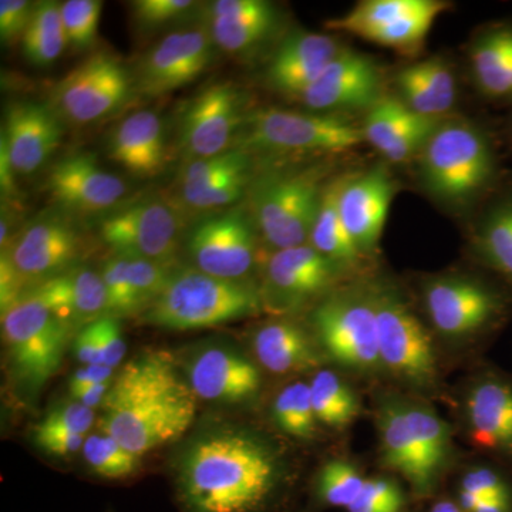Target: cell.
I'll list each match as a JSON object with an SVG mask.
<instances>
[{
    "label": "cell",
    "instance_id": "6da1fadb",
    "mask_svg": "<svg viewBox=\"0 0 512 512\" xmlns=\"http://www.w3.org/2000/svg\"><path fill=\"white\" fill-rule=\"evenodd\" d=\"M278 456L248 431L201 434L178 461V500L184 512H259L281 484Z\"/></svg>",
    "mask_w": 512,
    "mask_h": 512
},
{
    "label": "cell",
    "instance_id": "7a4b0ae2",
    "mask_svg": "<svg viewBox=\"0 0 512 512\" xmlns=\"http://www.w3.org/2000/svg\"><path fill=\"white\" fill-rule=\"evenodd\" d=\"M197 399L167 353H144L111 382L103 431L141 457L187 433L197 416Z\"/></svg>",
    "mask_w": 512,
    "mask_h": 512
},
{
    "label": "cell",
    "instance_id": "3957f363",
    "mask_svg": "<svg viewBox=\"0 0 512 512\" xmlns=\"http://www.w3.org/2000/svg\"><path fill=\"white\" fill-rule=\"evenodd\" d=\"M416 160L421 187L448 210L484 205L504 180L497 138L476 121H441Z\"/></svg>",
    "mask_w": 512,
    "mask_h": 512
},
{
    "label": "cell",
    "instance_id": "277c9868",
    "mask_svg": "<svg viewBox=\"0 0 512 512\" xmlns=\"http://www.w3.org/2000/svg\"><path fill=\"white\" fill-rule=\"evenodd\" d=\"M262 303L261 292L247 282L183 271L171 276L148 306L146 319L158 328L198 330L248 318L259 312Z\"/></svg>",
    "mask_w": 512,
    "mask_h": 512
},
{
    "label": "cell",
    "instance_id": "5b68a950",
    "mask_svg": "<svg viewBox=\"0 0 512 512\" xmlns=\"http://www.w3.org/2000/svg\"><path fill=\"white\" fill-rule=\"evenodd\" d=\"M328 177V164H320L266 174L252 187V218L276 251L308 244Z\"/></svg>",
    "mask_w": 512,
    "mask_h": 512
},
{
    "label": "cell",
    "instance_id": "8992f818",
    "mask_svg": "<svg viewBox=\"0 0 512 512\" xmlns=\"http://www.w3.org/2000/svg\"><path fill=\"white\" fill-rule=\"evenodd\" d=\"M423 302L434 328L447 338L493 332L512 312V292L497 278L439 276L424 285Z\"/></svg>",
    "mask_w": 512,
    "mask_h": 512
},
{
    "label": "cell",
    "instance_id": "52a82bcc",
    "mask_svg": "<svg viewBox=\"0 0 512 512\" xmlns=\"http://www.w3.org/2000/svg\"><path fill=\"white\" fill-rule=\"evenodd\" d=\"M366 143L362 126L342 114L269 109L248 121L239 148L276 154L348 153Z\"/></svg>",
    "mask_w": 512,
    "mask_h": 512
},
{
    "label": "cell",
    "instance_id": "ba28073f",
    "mask_svg": "<svg viewBox=\"0 0 512 512\" xmlns=\"http://www.w3.org/2000/svg\"><path fill=\"white\" fill-rule=\"evenodd\" d=\"M2 330L19 382L39 390L62 365L72 330L30 293L2 313Z\"/></svg>",
    "mask_w": 512,
    "mask_h": 512
},
{
    "label": "cell",
    "instance_id": "9c48e42d",
    "mask_svg": "<svg viewBox=\"0 0 512 512\" xmlns=\"http://www.w3.org/2000/svg\"><path fill=\"white\" fill-rule=\"evenodd\" d=\"M320 345L339 365L373 372L383 367L372 288L328 296L313 312Z\"/></svg>",
    "mask_w": 512,
    "mask_h": 512
},
{
    "label": "cell",
    "instance_id": "30bf717a",
    "mask_svg": "<svg viewBox=\"0 0 512 512\" xmlns=\"http://www.w3.org/2000/svg\"><path fill=\"white\" fill-rule=\"evenodd\" d=\"M448 6L441 0H366L328 20L326 28L412 57L426 45L434 22Z\"/></svg>",
    "mask_w": 512,
    "mask_h": 512
},
{
    "label": "cell",
    "instance_id": "8fae6325",
    "mask_svg": "<svg viewBox=\"0 0 512 512\" xmlns=\"http://www.w3.org/2000/svg\"><path fill=\"white\" fill-rule=\"evenodd\" d=\"M380 359L394 376L416 387H429L437 375L429 333L394 289L373 286Z\"/></svg>",
    "mask_w": 512,
    "mask_h": 512
},
{
    "label": "cell",
    "instance_id": "7c38bea8",
    "mask_svg": "<svg viewBox=\"0 0 512 512\" xmlns=\"http://www.w3.org/2000/svg\"><path fill=\"white\" fill-rule=\"evenodd\" d=\"M130 90L124 64L110 53H96L60 80L53 100L56 110L67 120L89 124L119 109Z\"/></svg>",
    "mask_w": 512,
    "mask_h": 512
},
{
    "label": "cell",
    "instance_id": "4fadbf2b",
    "mask_svg": "<svg viewBox=\"0 0 512 512\" xmlns=\"http://www.w3.org/2000/svg\"><path fill=\"white\" fill-rule=\"evenodd\" d=\"M255 221L237 208L202 221L192 229L188 249L198 271L242 281L255 261Z\"/></svg>",
    "mask_w": 512,
    "mask_h": 512
},
{
    "label": "cell",
    "instance_id": "5bb4252c",
    "mask_svg": "<svg viewBox=\"0 0 512 512\" xmlns=\"http://www.w3.org/2000/svg\"><path fill=\"white\" fill-rule=\"evenodd\" d=\"M180 222L168 205L140 201L113 212L101 222L103 241L116 255L170 265L177 249Z\"/></svg>",
    "mask_w": 512,
    "mask_h": 512
},
{
    "label": "cell",
    "instance_id": "9a60e30c",
    "mask_svg": "<svg viewBox=\"0 0 512 512\" xmlns=\"http://www.w3.org/2000/svg\"><path fill=\"white\" fill-rule=\"evenodd\" d=\"M382 87V72L370 57L342 49L298 99L315 113L346 116L372 109L383 97Z\"/></svg>",
    "mask_w": 512,
    "mask_h": 512
},
{
    "label": "cell",
    "instance_id": "2e32d148",
    "mask_svg": "<svg viewBox=\"0 0 512 512\" xmlns=\"http://www.w3.org/2000/svg\"><path fill=\"white\" fill-rule=\"evenodd\" d=\"M396 194V181L386 164L343 175L339 210L356 247L370 256L379 247L387 214Z\"/></svg>",
    "mask_w": 512,
    "mask_h": 512
},
{
    "label": "cell",
    "instance_id": "e0dca14e",
    "mask_svg": "<svg viewBox=\"0 0 512 512\" xmlns=\"http://www.w3.org/2000/svg\"><path fill=\"white\" fill-rule=\"evenodd\" d=\"M214 45L211 33L204 29L170 33L144 57L138 89L146 96L158 97L194 82L210 66Z\"/></svg>",
    "mask_w": 512,
    "mask_h": 512
},
{
    "label": "cell",
    "instance_id": "ac0fdd59",
    "mask_svg": "<svg viewBox=\"0 0 512 512\" xmlns=\"http://www.w3.org/2000/svg\"><path fill=\"white\" fill-rule=\"evenodd\" d=\"M242 123V96L228 83L212 84L185 107L180 143L192 158L218 156L229 150Z\"/></svg>",
    "mask_w": 512,
    "mask_h": 512
},
{
    "label": "cell",
    "instance_id": "d6986e66",
    "mask_svg": "<svg viewBox=\"0 0 512 512\" xmlns=\"http://www.w3.org/2000/svg\"><path fill=\"white\" fill-rule=\"evenodd\" d=\"M83 242L72 225L59 218L30 224L6 251L23 285H40L73 268Z\"/></svg>",
    "mask_w": 512,
    "mask_h": 512
},
{
    "label": "cell",
    "instance_id": "ffe728a7",
    "mask_svg": "<svg viewBox=\"0 0 512 512\" xmlns=\"http://www.w3.org/2000/svg\"><path fill=\"white\" fill-rule=\"evenodd\" d=\"M342 272L309 242L279 249L266 265V301L278 309L302 305L332 288Z\"/></svg>",
    "mask_w": 512,
    "mask_h": 512
},
{
    "label": "cell",
    "instance_id": "44dd1931",
    "mask_svg": "<svg viewBox=\"0 0 512 512\" xmlns=\"http://www.w3.org/2000/svg\"><path fill=\"white\" fill-rule=\"evenodd\" d=\"M466 413L471 440L480 450L512 468V379L485 372L467 394Z\"/></svg>",
    "mask_w": 512,
    "mask_h": 512
},
{
    "label": "cell",
    "instance_id": "7402d4cb",
    "mask_svg": "<svg viewBox=\"0 0 512 512\" xmlns=\"http://www.w3.org/2000/svg\"><path fill=\"white\" fill-rule=\"evenodd\" d=\"M441 121L414 113L397 96H383L367 111L362 130L387 163L402 164L416 160Z\"/></svg>",
    "mask_w": 512,
    "mask_h": 512
},
{
    "label": "cell",
    "instance_id": "603a6c76",
    "mask_svg": "<svg viewBox=\"0 0 512 512\" xmlns=\"http://www.w3.org/2000/svg\"><path fill=\"white\" fill-rule=\"evenodd\" d=\"M188 383L198 399L207 402H247L261 389L258 367L237 350L210 346L192 357Z\"/></svg>",
    "mask_w": 512,
    "mask_h": 512
},
{
    "label": "cell",
    "instance_id": "cb8c5ba5",
    "mask_svg": "<svg viewBox=\"0 0 512 512\" xmlns=\"http://www.w3.org/2000/svg\"><path fill=\"white\" fill-rule=\"evenodd\" d=\"M47 188L63 207L80 212L109 210L127 191L121 178L104 171L86 153L56 163L47 175Z\"/></svg>",
    "mask_w": 512,
    "mask_h": 512
},
{
    "label": "cell",
    "instance_id": "d4e9b609",
    "mask_svg": "<svg viewBox=\"0 0 512 512\" xmlns=\"http://www.w3.org/2000/svg\"><path fill=\"white\" fill-rule=\"evenodd\" d=\"M342 49L335 37L303 30L293 32L276 47L266 69V80L272 89L299 97Z\"/></svg>",
    "mask_w": 512,
    "mask_h": 512
},
{
    "label": "cell",
    "instance_id": "484cf974",
    "mask_svg": "<svg viewBox=\"0 0 512 512\" xmlns=\"http://www.w3.org/2000/svg\"><path fill=\"white\" fill-rule=\"evenodd\" d=\"M62 138L59 117L36 103H18L10 107L2 141L8 150L13 170L32 174L55 153Z\"/></svg>",
    "mask_w": 512,
    "mask_h": 512
},
{
    "label": "cell",
    "instance_id": "4316f807",
    "mask_svg": "<svg viewBox=\"0 0 512 512\" xmlns=\"http://www.w3.org/2000/svg\"><path fill=\"white\" fill-rule=\"evenodd\" d=\"M29 293L45 303L70 330L83 329L107 316L103 279L97 272L83 266H73L63 274L33 286Z\"/></svg>",
    "mask_w": 512,
    "mask_h": 512
},
{
    "label": "cell",
    "instance_id": "83f0119b",
    "mask_svg": "<svg viewBox=\"0 0 512 512\" xmlns=\"http://www.w3.org/2000/svg\"><path fill=\"white\" fill-rule=\"evenodd\" d=\"M208 18L215 45L231 55H245L274 36L281 16L266 0H218L211 3Z\"/></svg>",
    "mask_w": 512,
    "mask_h": 512
},
{
    "label": "cell",
    "instance_id": "f1b7e54d",
    "mask_svg": "<svg viewBox=\"0 0 512 512\" xmlns=\"http://www.w3.org/2000/svg\"><path fill=\"white\" fill-rule=\"evenodd\" d=\"M470 248L478 264L512 292V175L485 201Z\"/></svg>",
    "mask_w": 512,
    "mask_h": 512
},
{
    "label": "cell",
    "instance_id": "f546056e",
    "mask_svg": "<svg viewBox=\"0 0 512 512\" xmlns=\"http://www.w3.org/2000/svg\"><path fill=\"white\" fill-rule=\"evenodd\" d=\"M109 157L128 173L154 177L163 170L165 141L163 124L153 111H137L114 128L109 140Z\"/></svg>",
    "mask_w": 512,
    "mask_h": 512
},
{
    "label": "cell",
    "instance_id": "4dcf8cb0",
    "mask_svg": "<svg viewBox=\"0 0 512 512\" xmlns=\"http://www.w3.org/2000/svg\"><path fill=\"white\" fill-rule=\"evenodd\" d=\"M471 77L485 100L512 106V23L481 30L468 50Z\"/></svg>",
    "mask_w": 512,
    "mask_h": 512
},
{
    "label": "cell",
    "instance_id": "1f68e13d",
    "mask_svg": "<svg viewBox=\"0 0 512 512\" xmlns=\"http://www.w3.org/2000/svg\"><path fill=\"white\" fill-rule=\"evenodd\" d=\"M252 346L258 362L276 375L316 369L322 360L311 336L291 320L265 323L256 330Z\"/></svg>",
    "mask_w": 512,
    "mask_h": 512
},
{
    "label": "cell",
    "instance_id": "d6a6232c",
    "mask_svg": "<svg viewBox=\"0 0 512 512\" xmlns=\"http://www.w3.org/2000/svg\"><path fill=\"white\" fill-rule=\"evenodd\" d=\"M342 177L336 175L326 185L308 242L342 271H346L356 268L366 256L356 247L340 215L339 191Z\"/></svg>",
    "mask_w": 512,
    "mask_h": 512
},
{
    "label": "cell",
    "instance_id": "836d02e7",
    "mask_svg": "<svg viewBox=\"0 0 512 512\" xmlns=\"http://www.w3.org/2000/svg\"><path fill=\"white\" fill-rule=\"evenodd\" d=\"M407 419L419 463V493L433 488L451 453L450 427L429 407L406 403Z\"/></svg>",
    "mask_w": 512,
    "mask_h": 512
},
{
    "label": "cell",
    "instance_id": "e575fe53",
    "mask_svg": "<svg viewBox=\"0 0 512 512\" xmlns=\"http://www.w3.org/2000/svg\"><path fill=\"white\" fill-rule=\"evenodd\" d=\"M377 430L384 466L402 474L413 485L414 490H419V463L407 419L406 402L386 400L380 404Z\"/></svg>",
    "mask_w": 512,
    "mask_h": 512
},
{
    "label": "cell",
    "instance_id": "d590c367",
    "mask_svg": "<svg viewBox=\"0 0 512 512\" xmlns=\"http://www.w3.org/2000/svg\"><path fill=\"white\" fill-rule=\"evenodd\" d=\"M67 43L62 5L50 0L37 3L22 37L23 55L28 62L37 67L50 66L62 55Z\"/></svg>",
    "mask_w": 512,
    "mask_h": 512
},
{
    "label": "cell",
    "instance_id": "8d00e7d4",
    "mask_svg": "<svg viewBox=\"0 0 512 512\" xmlns=\"http://www.w3.org/2000/svg\"><path fill=\"white\" fill-rule=\"evenodd\" d=\"M309 389L318 423L343 429L359 414L360 403L356 393L332 370H319L312 377Z\"/></svg>",
    "mask_w": 512,
    "mask_h": 512
},
{
    "label": "cell",
    "instance_id": "74e56055",
    "mask_svg": "<svg viewBox=\"0 0 512 512\" xmlns=\"http://www.w3.org/2000/svg\"><path fill=\"white\" fill-rule=\"evenodd\" d=\"M272 419L276 427L289 436L302 440L312 439L318 420L313 412L309 383L296 382L286 386L276 396Z\"/></svg>",
    "mask_w": 512,
    "mask_h": 512
},
{
    "label": "cell",
    "instance_id": "f35d334b",
    "mask_svg": "<svg viewBox=\"0 0 512 512\" xmlns=\"http://www.w3.org/2000/svg\"><path fill=\"white\" fill-rule=\"evenodd\" d=\"M83 457L96 476L123 480L136 474L140 457L126 450L107 433L92 434L84 441Z\"/></svg>",
    "mask_w": 512,
    "mask_h": 512
},
{
    "label": "cell",
    "instance_id": "ab89813d",
    "mask_svg": "<svg viewBox=\"0 0 512 512\" xmlns=\"http://www.w3.org/2000/svg\"><path fill=\"white\" fill-rule=\"evenodd\" d=\"M365 483L366 478L352 463L336 458L320 468L316 491L323 503L348 510L362 493Z\"/></svg>",
    "mask_w": 512,
    "mask_h": 512
},
{
    "label": "cell",
    "instance_id": "60d3db41",
    "mask_svg": "<svg viewBox=\"0 0 512 512\" xmlns=\"http://www.w3.org/2000/svg\"><path fill=\"white\" fill-rule=\"evenodd\" d=\"M251 181V160L222 175L200 190L183 194L185 204L195 210H217L234 204L244 194Z\"/></svg>",
    "mask_w": 512,
    "mask_h": 512
},
{
    "label": "cell",
    "instance_id": "b9f144b4",
    "mask_svg": "<svg viewBox=\"0 0 512 512\" xmlns=\"http://www.w3.org/2000/svg\"><path fill=\"white\" fill-rule=\"evenodd\" d=\"M103 2L67 0L62 3V19L67 42L77 49L92 46L99 30Z\"/></svg>",
    "mask_w": 512,
    "mask_h": 512
},
{
    "label": "cell",
    "instance_id": "7bdbcfd3",
    "mask_svg": "<svg viewBox=\"0 0 512 512\" xmlns=\"http://www.w3.org/2000/svg\"><path fill=\"white\" fill-rule=\"evenodd\" d=\"M104 289L107 296V316L131 315L138 311L130 278H128V258L114 255L101 269Z\"/></svg>",
    "mask_w": 512,
    "mask_h": 512
},
{
    "label": "cell",
    "instance_id": "ee69618b",
    "mask_svg": "<svg viewBox=\"0 0 512 512\" xmlns=\"http://www.w3.org/2000/svg\"><path fill=\"white\" fill-rule=\"evenodd\" d=\"M168 264L143 258H128V278L136 299L138 311L150 306L154 299L164 291L171 276Z\"/></svg>",
    "mask_w": 512,
    "mask_h": 512
},
{
    "label": "cell",
    "instance_id": "f6af8a7d",
    "mask_svg": "<svg viewBox=\"0 0 512 512\" xmlns=\"http://www.w3.org/2000/svg\"><path fill=\"white\" fill-rule=\"evenodd\" d=\"M461 490L477 495L481 501L512 504V478L501 467L481 464L470 468L461 481Z\"/></svg>",
    "mask_w": 512,
    "mask_h": 512
},
{
    "label": "cell",
    "instance_id": "bcb514c9",
    "mask_svg": "<svg viewBox=\"0 0 512 512\" xmlns=\"http://www.w3.org/2000/svg\"><path fill=\"white\" fill-rule=\"evenodd\" d=\"M94 421L93 409L77 402H67L53 407L45 419L35 427V436L45 434H82L86 436L92 429Z\"/></svg>",
    "mask_w": 512,
    "mask_h": 512
},
{
    "label": "cell",
    "instance_id": "7dc6e473",
    "mask_svg": "<svg viewBox=\"0 0 512 512\" xmlns=\"http://www.w3.org/2000/svg\"><path fill=\"white\" fill-rule=\"evenodd\" d=\"M413 66L446 116L453 110L457 101L456 77L451 72L450 66L440 57L421 60Z\"/></svg>",
    "mask_w": 512,
    "mask_h": 512
},
{
    "label": "cell",
    "instance_id": "c3c4849f",
    "mask_svg": "<svg viewBox=\"0 0 512 512\" xmlns=\"http://www.w3.org/2000/svg\"><path fill=\"white\" fill-rule=\"evenodd\" d=\"M396 87L399 92L397 97L414 113L430 117V119H444V113L441 111L439 103L429 92L413 64L403 67L400 72H397Z\"/></svg>",
    "mask_w": 512,
    "mask_h": 512
},
{
    "label": "cell",
    "instance_id": "681fc988",
    "mask_svg": "<svg viewBox=\"0 0 512 512\" xmlns=\"http://www.w3.org/2000/svg\"><path fill=\"white\" fill-rule=\"evenodd\" d=\"M194 6L191 0H137L133 3V12L141 26L156 28L177 20Z\"/></svg>",
    "mask_w": 512,
    "mask_h": 512
},
{
    "label": "cell",
    "instance_id": "f907efd6",
    "mask_svg": "<svg viewBox=\"0 0 512 512\" xmlns=\"http://www.w3.org/2000/svg\"><path fill=\"white\" fill-rule=\"evenodd\" d=\"M35 6L28 0H2L0 2V37L3 42L12 43L22 39L28 29Z\"/></svg>",
    "mask_w": 512,
    "mask_h": 512
},
{
    "label": "cell",
    "instance_id": "816d5d0a",
    "mask_svg": "<svg viewBox=\"0 0 512 512\" xmlns=\"http://www.w3.org/2000/svg\"><path fill=\"white\" fill-rule=\"evenodd\" d=\"M97 325H99L101 350H103V365L116 369L123 362L127 352L119 319L104 316L97 320Z\"/></svg>",
    "mask_w": 512,
    "mask_h": 512
},
{
    "label": "cell",
    "instance_id": "f5cc1de1",
    "mask_svg": "<svg viewBox=\"0 0 512 512\" xmlns=\"http://www.w3.org/2000/svg\"><path fill=\"white\" fill-rule=\"evenodd\" d=\"M74 352L77 359L86 365H103V350H101L99 325L96 322L79 330L74 340Z\"/></svg>",
    "mask_w": 512,
    "mask_h": 512
},
{
    "label": "cell",
    "instance_id": "db71d44e",
    "mask_svg": "<svg viewBox=\"0 0 512 512\" xmlns=\"http://www.w3.org/2000/svg\"><path fill=\"white\" fill-rule=\"evenodd\" d=\"M23 282L20 281L19 275L16 274L12 262H10L8 254L2 252V259H0V306H2V313L8 311L10 306L15 305L16 302L22 298Z\"/></svg>",
    "mask_w": 512,
    "mask_h": 512
},
{
    "label": "cell",
    "instance_id": "11a10c76",
    "mask_svg": "<svg viewBox=\"0 0 512 512\" xmlns=\"http://www.w3.org/2000/svg\"><path fill=\"white\" fill-rule=\"evenodd\" d=\"M86 439L82 434H45L35 436V443L50 456L67 457L83 448Z\"/></svg>",
    "mask_w": 512,
    "mask_h": 512
},
{
    "label": "cell",
    "instance_id": "9f6ffc18",
    "mask_svg": "<svg viewBox=\"0 0 512 512\" xmlns=\"http://www.w3.org/2000/svg\"><path fill=\"white\" fill-rule=\"evenodd\" d=\"M114 369L106 365H86L80 367L77 372L70 377V393L84 389V387L93 386V384L111 382L113 380Z\"/></svg>",
    "mask_w": 512,
    "mask_h": 512
},
{
    "label": "cell",
    "instance_id": "6f0895ef",
    "mask_svg": "<svg viewBox=\"0 0 512 512\" xmlns=\"http://www.w3.org/2000/svg\"><path fill=\"white\" fill-rule=\"evenodd\" d=\"M111 382L93 384V386L84 387V389L70 394H72L77 402L84 404L89 409H94V407L103 406L104 400H106L107 394H109Z\"/></svg>",
    "mask_w": 512,
    "mask_h": 512
},
{
    "label": "cell",
    "instance_id": "680465c9",
    "mask_svg": "<svg viewBox=\"0 0 512 512\" xmlns=\"http://www.w3.org/2000/svg\"><path fill=\"white\" fill-rule=\"evenodd\" d=\"M13 170L12 163L8 150H6L5 143L0 141V184H2V191L6 194H15V181H13Z\"/></svg>",
    "mask_w": 512,
    "mask_h": 512
},
{
    "label": "cell",
    "instance_id": "91938a15",
    "mask_svg": "<svg viewBox=\"0 0 512 512\" xmlns=\"http://www.w3.org/2000/svg\"><path fill=\"white\" fill-rule=\"evenodd\" d=\"M431 512H464L458 505L450 503V501H443L434 505L433 511Z\"/></svg>",
    "mask_w": 512,
    "mask_h": 512
},
{
    "label": "cell",
    "instance_id": "94428289",
    "mask_svg": "<svg viewBox=\"0 0 512 512\" xmlns=\"http://www.w3.org/2000/svg\"><path fill=\"white\" fill-rule=\"evenodd\" d=\"M503 134L505 143L512 147V110L510 116H508L507 121H505Z\"/></svg>",
    "mask_w": 512,
    "mask_h": 512
}]
</instances>
